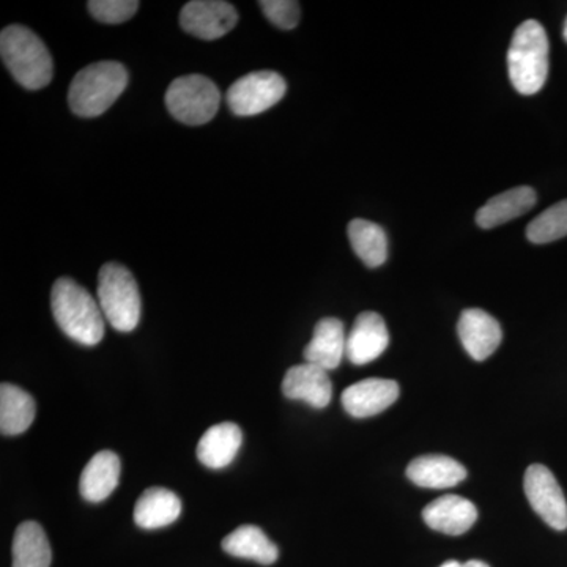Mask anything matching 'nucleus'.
<instances>
[{"label": "nucleus", "instance_id": "obj_28", "mask_svg": "<svg viewBox=\"0 0 567 567\" xmlns=\"http://www.w3.org/2000/svg\"><path fill=\"white\" fill-rule=\"evenodd\" d=\"M440 567H491L487 563L480 561V559H470L466 563H458L456 559H450V561L443 563Z\"/></svg>", "mask_w": 567, "mask_h": 567}, {"label": "nucleus", "instance_id": "obj_17", "mask_svg": "<svg viewBox=\"0 0 567 567\" xmlns=\"http://www.w3.org/2000/svg\"><path fill=\"white\" fill-rule=\"evenodd\" d=\"M244 443V432L235 423H219L212 425L199 440L197 458L200 464L212 470H221L230 465L237 457Z\"/></svg>", "mask_w": 567, "mask_h": 567}, {"label": "nucleus", "instance_id": "obj_21", "mask_svg": "<svg viewBox=\"0 0 567 567\" xmlns=\"http://www.w3.org/2000/svg\"><path fill=\"white\" fill-rule=\"evenodd\" d=\"M221 546L235 558L252 559L264 566L274 565L279 557L276 544L256 525H241L224 537Z\"/></svg>", "mask_w": 567, "mask_h": 567}, {"label": "nucleus", "instance_id": "obj_26", "mask_svg": "<svg viewBox=\"0 0 567 567\" xmlns=\"http://www.w3.org/2000/svg\"><path fill=\"white\" fill-rule=\"evenodd\" d=\"M89 11L96 21L104 24H121L132 20L140 9L137 0H91Z\"/></svg>", "mask_w": 567, "mask_h": 567}, {"label": "nucleus", "instance_id": "obj_1", "mask_svg": "<svg viewBox=\"0 0 567 567\" xmlns=\"http://www.w3.org/2000/svg\"><path fill=\"white\" fill-rule=\"evenodd\" d=\"M51 308L59 328L78 344L93 347L102 342L104 319L99 300L70 278L54 282Z\"/></svg>", "mask_w": 567, "mask_h": 567}, {"label": "nucleus", "instance_id": "obj_9", "mask_svg": "<svg viewBox=\"0 0 567 567\" xmlns=\"http://www.w3.org/2000/svg\"><path fill=\"white\" fill-rule=\"evenodd\" d=\"M238 22L233 3L223 0H193L181 13L183 31L200 40H218L227 35Z\"/></svg>", "mask_w": 567, "mask_h": 567}, {"label": "nucleus", "instance_id": "obj_20", "mask_svg": "<svg viewBox=\"0 0 567 567\" xmlns=\"http://www.w3.org/2000/svg\"><path fill=\"white\" fill-rule=\"evenodd\" d=\"M182 514V502L169 488L151 487L134 506V522L144 529H158L174 524Z\"/></svg>", "mask_w": 567, "mask_h": 567}, {"label": "nucleus", "instance_id": "obj_2", "mask_svg": "<svg viewBox=\"0 0 567 567\" xmlns=\"http://www.w3.org/2000/svg\"><path fill=\"white\" fill-rule=\"evenodd\" d=\"M0 55L11 76L29 91L47 87L54 62L47 44L31 29L13 24L0 33Z\"/></svg>", "mask_w": 567, "mask_h": 567}, {"label": "nucleus", "instance_id": "obj_25", "mask_svg": "<svg viewBox=\"0 0 567 567\" xmlns=\"http://www.w3.org/2000/svg\"><path fill=\"white\" fill-rule=\"evenodd\" d=\"M565 237H567V199L551 205L527 227V238L535 245L551 244Z\"/></svg>", "mask_w": 567, "mask_h": 567}, {"label": "nucleus", "instance_id": "obj_11", "mask_svg": "<svg viewBox=\"0 0 567 567\" xmlns=\"http://www.w3.org/2000/svg\"><path fill=\"white\" fill-rule=\"evenodd\" d=\"M458 339L465 352L475 361L487 360L503 341V331L496 319L483 309H465L457 323Z\"/></svg>", "mask_w": 567, "mask_h": 567}, {"label": "nucleus", "instance_id": "obj_19", "mask_svg": "<svg viewBox=\"0 0 567 567\" xmlns=\"http://www.w3.org/2000/svg\"><path fill=\"white\" fill-rule=\"evenodd\" d=\"M406 476L417 487L450 488L465 480L466 470L454 458L429 454L410 462L406 466Z\"/></svg>", "mask_w": 567, "mask_h": 567}, {"label": "nucleus", "instance_id": "obj_23", "mask_svg": "<svg viewBox=\"0 0 567 567\" xmlns=\"http://www.w3.org/2000/svg\"><path fill=\"white\" fill-rule=\"evenodd\" d=\"M13 566L11 567H50L51 546L47 533L37 522H22L14 532Z\"/></svg>", "mask_w": 567, "mask_h": 567}, {"label": "nucleus", "instance_id": "obj_10", "mask_svg": "<svg viewBox=\"0 0 567 567\" xmlns=\"http://www.w3.org/2000/svg\"><path fill=\"white\" fill-rule=\"evenodd\" d=\"M390 346L385 320L377 312H361L347 336L346 357L350 363L363 365L382 357Z\"/></svg>", "mask_w": 567, "mask_h": 567}, {"label": "nucleus", "instance_id": "obj_18", "mask_svg": "<svg viewBox=\"0 0 567 567\" xmlns=\"http://www.w3.org/2000/svg\"><path fill=\"white\" fill-rule=\"evenodd\" d=\"M537 194L532 186H517L492 197L486 205L476 213V224L481 229H494L507 221L525 215L535 207Z\"/></svg>", "mask_w": 567, "mask_h": 567}, {"label": "nucleus", "instance_id": "obj_3", "mask_svg": "<svg viewBox=\"0 0 567 567\" xmlns=\"http://www.w3.org/2000/svg\"><path fill=\"white\" fill-rule=\"evenodd\" d=\"M548 52L546 29L535 20L522 22L507 51L509 80L520 95H535L546 84Z\"/></svg>", "mask_w": 567, "mask_h": 567}, {"label": "nucleus", "instance_id": "obj_13", "mask_svg": "<svg viewBox=\"0 0 567 567\" xmlns=\"http://www.w3.org/2000/svg\"><path fill=\"white\" fill-rule=\"evenodd\" d=\"M282 393L290 401H303L315 409H324L333 398V383L328 372L315 364H298L287 371Z\"/></svg>", "mask_w": 567, "mask_h": 567}, {"label": "nucleus", "instance_id": "obj_24", "mask_svg": "<svg viewBox=\"0 0 567 567\" xmlns=\"http://www.w3.org/2000/svg\"><path fill=\"white\" fill-rule=\"evenodd\" d=\"M349 240L354 254L368 268H379L388 259L386 233L379 224L368 219H353L349 224Z\"/></svg>", "mask_w": 567, "mask_h": 567}, {"label": "nucleus", "instance_id": "obj_4", "mask_svg": "<svg viewBox=\"0 0 567 567\" xmlns=\"http://www.w3.org/2000/svg\"><path fill=\"white\" fill-rule=\"evenodd\" d=\"M128 85V71L122 63L104 61L85 66L74 76L69 91L71 111L91 118L104 114Z\"/></svg>", "mask_w": 567, "mask_h": 567}, {"label": "nucleus", "instance_id": "obj_14", "mask_svg": "<svg viewBox=\"0 0 567 567\" xmlns=\"http://www.w3.org/2000/svg\"><path fill=\"white\" fill-rule=\"evenodd\" d=\"M423 518L429 528L447 536H462L477 520V509L464 496L445 495L424 507Z\"/></svg>", "mask_w": 567, "mask_h": 567}, {"label": "nucleus", "instance_id": "obj_29", "mask_svg": "<svg viewBox=\"0 0 567 567\" xmlns=\"http://www.w3.org/2000/svg\"><path fill=\"white\" fill-rule=\"evenodd\" d=\"M563 39L567 41V18L565 21V28H563Z\"/></svg>", "mask_w": 567, "mask_h": 567}, {"label": "nucleus", "instance_id": "obj_7", "mask_svg": "<svg viewBox=\"0 0 567 567\" xmlns=\"http://www.w3.org/2000/svg\"><path fill=\"white\" fill-rule=\"evenodd\" d=\"M287 92V82L276 71H254L235 81L227 91L229 110L238 117L262 114L278 104Z\"/></svg>", "mask_w": 567, "mask_h": 567}, {"label": "nucleus", "instance_id": "obj_27", "mask_svg": "<svg viewBox=\"0 0 567 567\" xmlns=\"http://www.w3.org/2000/svg\"><path fill=\"white\" fill-rule=\"evenodd\" d=\"M259 7L267 20L282 31H292L300 22V3L293 0H262Z\"/></svg>", "mask_w": 567, "mask_h": 567}, {"label": "nucleus", "instance_id": "obj_16", "mask_svg": "<svg viewBox=\"0 0 567 567\" xmlns=\"http://www.w3.org/2000/svg\"><path fill=\"white\" fill-rule=\"evenodd\" d=\"M121 457L112 451H100L82 470L80 491L82 498L91 503L104 502L121 481Z\"/></svg>", "mask_w": 567, "mask_h": 567}, {"label": "nucleus", "instance_id": "obj_22", "mask_svg": "<svg viewBox=\"0 0 567 567\" xmlns=\"http://www.w3.org/2000/svg\"><path fill=\"white\" fill-rule=\"evenodd\" d=\"M35 420V401L28 391L11 383L0 385V432L21 435Z\"/></svg>", "mask_w": 567, "mask_h": 567}, {"label": "nucleus", "instance_id": "obj_12", "mask_svg": "<svg viewBox=\"0 0 567 567\" xmlns=\"http://www.w3.org/2000/svg\"><path fill=\"white\" fill-rule=\"evenodd\" d=\"M401 394L394 380L368 379L354 383L342 393V405L353 417H371L385 412Z\"/></svg>", "mask_w": 567, "mask_h": 567}, {"label": "nucleus", "instance_id": "obj_15", "mask_svg": "<svg viewBox=\"0 0 567 567\" xmlns=\"http://www.w3.org/2000/svg\"><path fill=\"white\" fill-rule=\"evenodd\" d=\"M346 349L344 323L334 317H327L316 324L315 336L305 349V360L323 371H333L344 360Z\"/></svg>", "mask_w": 567, "mask_h": 567}, {"label": "nucleus", "instance_id": "obj_8", "mask_svg": "<svg viewBox=\"0 0 567 567\" xmlns=\"http://www.w3.org/2000/svg\"><path fill=\"white\" fill-rule=\"evenodd\" d=\"M524 488L533 511L546 522L548 527L557 532L567 528L566 496L557 477L547 466L540 464L528 466Z\"/></svg>", "mask_w": 567, "mask_h": 567}, {"label": "nucleus", "instance_id": "obj_5", "mask_svg": "<svg viewBox=\"0 0 567 567\" xmlns=\"http://www.w3.org/2000/svg\"><path fill=\"white\" fill-rule=\"evenodd\" d=\"M99 303L104 319L114 330L130 333L141 320L140 287L128 268L121 264L103 265L99 275Z\"/></svg>", "mask_w": 567, "mask_h": 567}, {"label": "nucleus", "instance_id": "obj_6", "mask_svg": "<svg viewBox=\"0 0 567 567\" xmlns=\"http://www.w3.org/2000/svg\"><path fill=\"white\" fill-rule=\"evenodd\" d=\"M221 103V93L215 82L203 74H188L171 82L166 106L185 125H205L215 117Z\"/></svg>", "mask_w": 567, "mask_h": 567}]
</instances>
